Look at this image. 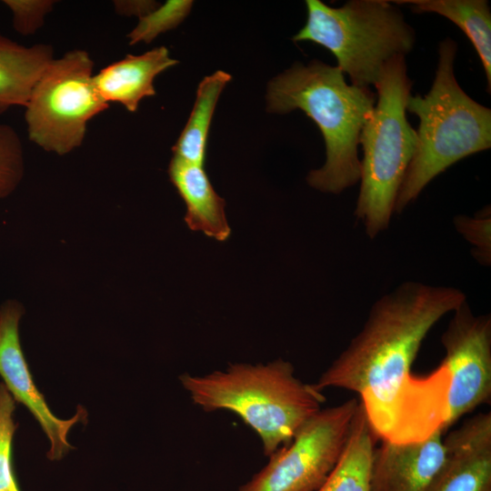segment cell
<instances>
[{"label": "cell", "mask_w": 491, "mask_h": 491, "mask_svg": "<svg viewBox=\"0 0 491 491\" xmlns=\"http://www.w3.org/2000/svg\"><path fill=\"white\" fill-rule=\"evenodd\" d=\"M15 399L0 383V491H20L13 468V439L17 425L14 420Z\"/></svg>", "instance_id": "ffe728a7"}, {"label": "cell", "mask_w": 491, "mask_h": 491, "mask_svg": "<svg viewBox=\"0 0 491 491\" xmlns=\"http://www.w3.org/2000/svg\"><path fill=\"white\" fill-rule=\"evenodd\" d=\"M455 225L458 232L476 246V256L484 264L490 261V216H457Z\"/></svg>", "instance_id": "603a6c76"}, {"label": "cell", "mask_w": 491, "mask_h": 491, "mask_svg": "<svg viewBox=\"0 0 491 491\" xmlns=\"http://www.w3.org/2000/svg\"><path fill=\"white\" fill-rule=\"evenodd\" d=\"M13 15V27L22 35L35 34L55 4L53 0H4Z\"/></svg>", "instance_id": "7402d4cb"}, {"label": "cell", "mask_w": 491, "mask_h": 491, "mask_svg": "<svg viewBox=\"0 0 491 491\" xmlns=\"http://www.w3.org/2000/svg\"><path fill=\"white\" fill-rule=\"evenodd\" d=\"M24 174L21 139L15 129L0 124V199L10 195Z\"/></svg>", "instance_id": "44dd1931"}, {"label": "cell", "mask_w": 491, "mask_h": 491, "mask_svg": "<svg viewBox=\"0 0 491 491\" xmlns=\"http://www.w3.org/2000/svg\"><path fill=\"white\" fill-rule=\"evenodd\" d=\"M54 60L51 45H22L0 34V114L25 106L32 90Z\"/></svg>", "instance_id": "9a60e30c"}, {"label": "cell", "mask_w": 491, "mask_h": 491, "mask_svg": "<svg viewBox=\"0 0 491 491\" xmlns=\"http://www.w3.org/2000/svg\"><path fill=\"white\" fill-rule=\"evenodd\" d=\"M306 23L293 41H310L328 49L354 85H374L391 58L406 55L414 47L415 31L391 1L351 0L331 7L320 0H306Z\"/></svg>", "instance_id": "8992f818"}, {"label": "cell", "mask_w": 491, "mask_h": 491, "mask_svg": "<svg viewBox=\"0 0 491 491\" xmlns=\"http://www.w3.org/2000/svg\"><path fill=\"white\" fill-rule=\"evenodd\" d=\"M416 13L438 14L458 26L471 41L491 90V12L486 0H403Z\"/></svg>", "instance_id": "2e32d148"}, {"label": "cell", "mask_w": 491, "mask_h": 491, "mask_svg": "<svg viewBox=\"0 0 491 491\" xmlns=\"http://www.w3.org/2000/svg\"><path fill=\"white\" fill-rule=\"evenodd\" d=\"M466 295L452 286L401 284L376 301L361 330L314 386L360 396L368 422L382 441L411 443L445 430L449 376L439 366L416 377L412 365L433 326Z\"/></svg>", "instance_id": "6da1fadb"}, {"label": "cell", "mask_w": 491, "mask_h": 491, "mask_svg": "<svg viewBox=\"0 0 491 491\" xmlns=\"http://www.w3.org/2000/svg\"><path fill=\"white\" fill-rule=\"evenodd\" d=\"M456 43L438 46L435 78L426 95H410L406 112L419 119L416 145L399 187L395 212L414 202L426 185L446 168L491 146V110L470 97L457 83Z\"/></svg>", "instance_id": "277c9868"}, {"label": "cell", "mask_w": 491, "mask_h": 491, "mask_svg": "<svg viewBox=\"0 0 491 491\" xmlns=\"http://www.w3.org/2000/svg\"><path fill=\"white\" fill-rule=\"evenodd\" d=\"M168 174L185 204V221L189 229L217 241L227 240L231 228L225 216V202L215 191L203 165L173 156Z\"/></svg>", "instance_id": "5bb4252c"}, {"label": "cell", "mask_w": 491, "mask_h": 491, "mask_svg": "<svg viewBox=\"0 0 491 491\" xmlns=\"http://www.w3.org/2000/svg\"><path fill=\"white\" fill-rule=\"evenodd\" d=\"M191 0H168L139 18L137 25L127 35L129 45L151 43L156 36L175 28L188 15Z\"/></svg>", "instance_id": "d6986e66"}, {"label": "cell", "mask_w": 491, "mask_h": 491, "mask_svg": "<svg viewBox=\"0 0 491 491\" xmlns=\"http://www.w3.org/2000/svg\"><path fill=\"white\" fill-rule=\"evenodd\" d=\"M445 458L443 430L417 442L382 441L373 454L370 491H427Z\"/></svg>", "instance_id": "7c38bea8"}, {"label": "cell", "mask_w": 491, "mask_h": 491, "mask_svg": "<svg viewBox=\"0 0 491 491\" xmlns=\"http://www.w3.org/2000/svg\"><path fill=\"white\" fill-rule=\"evenodd\" d=\"M446 458L427 491H491V413L466 419L444 437Z\"/></svg>", "instance_id": "8fae6325"}, {"label": "cell", "mask_w": 491, "mask_h": 491, "mask_svg": "<svg viewBox=\"0 0 491 491\" xmlns=\"http://www.w3.org/2000/svg\"><path fill=\"white\" fill-rule=\"evenodd\" d=\"M441 364L449 376L446 428L491 399V317L475 315L466 300L452 312L441 336Z\"/></svg>", "instance_id": "9c48e42d"}, {"label": "cell", "mask_w": 491, "mask_h": 491, "mask_svg": "<svg viewBox=\"0 0 491 491\" xmlns=\"http://www.w3.org/2000/svg\"><path fill=\"white\" fill-rule=\"evenodd\" d=\"M180 381L193 402L206 412L225 409L239 416L260 436L271 456L291 442L298 428L321 410L322 391L303 383L290 362L230 364L205 376L185 374Z\"/></svg>", "instance_id": "3957f363"}, {"label": "cell", "mask_w": 491, "mask_h": 491, "mask_svg": "<svg viewBox=\"0 0 491 491\" xmlns=\"http://www.w3.org/2000/svg\"><path fill=\"white\" fill-rule=\"evenodd\" d=\"M376 95L367 87L348 85L337 67L313 60L294 64L267 85L266 109L286 114L302 110L320 129L326 162L309 172L310 186L340 194L360 180L359 135L371 115Z\"/></svg>", "instance_id": "7a4b0ae2"}, {"label": "cell", "mask_w": 491, "mask_h": 491, "mask_svg": "<svg viewBox=\"0 0 491 491\" xmlns=\"http://www.w3.org/2000/svg\"><path fill=\"white\" fill-rule=\"evenodd\" d=\"M374 86L376 105L359 135L363 157L355 209L370 238L388 227L416 145V130L406 118L412 82L405 55L391 58Z\"/></svg>", "instance_id": "5b68a950"}, {"label": "cell", "mask_w": 491, "mask_h": 491, "mask_svg": "<svg viewBox=\"0 0 491 491\" xmlns=\"http://www.w3.org/2000/svg\"><path fill=\"white\" fill-rule=\"evenodd\" d=\"M89 54L74 49L48 65L25 107L29 139L63 155L80 146L90 119L108 107L95 84Z\"/></svg>", "instance_id": "52a82bcc"}, {"label": "cell", "mask_w": 491, "mask_h": 491, "mask_svg": "<svg viewBox=\"0 0 491 491\" xmlns=\"http://www.w3.org/2000/svg\"><path fill=\"white\" fill-rule=\"evenodd\" d=\"M176 64L168 49L159 46L142 55H127L104 67L94 75V84L105 103L121 104L135 113L143 98L155 95V76Z\"/></svg>", "instance_id": "4fadbf2b"}, {"label": "cell", "mask_w": 491, "mask_h": 491, "mask_svg": "<svg viewBox=\"0 0 491 491\" xmlns=\"http://www.w3.org/2000/svg\"><path fill=\"white\" fill-rule=\"evenodd\" d=\"M231 79L228 73L218 70L200 82L190 116L172 148L174 156L204 165L215 108L220 94Z\"/></svg>", "instance_id": "ac0fdd59"}, {"label": "cell", "mask_w": 491, "mask_h": 491, "mask_svg": "<svg viewBox=\"0 0 491 491\" xmlns=\"http://www.w3.org/2000/svg\"><path fill=\"white\" fill-rule=\"evenodd\" d=\"M358 404L351 398L319 410L238 491H318L344 452Z\"/></svg>", "instance_id": "ba28073f"}, {"label": "cell", "mask_w": 491, "mask_h": 491, "mask_svg": "<svg viewBox=\"0 0 491 491\" xmlns=\"http://www.w3.org/2000/svg\"><path fill=\"white\" fill-rule=\"evenodd\" d=\"M377 437L359 402L344 452L318 491H370V471Z\"/></svg>", "instance_id": "e0dca14e"}, {"label": "cell", "mask_w": 491, "mask_h": 491, "mask_svg": "<svg viewBox=\"0 0 491 491\" xmlns=\"http://www.w3.org/2000/svg\"><path fill=\"white\" fill-rule=\"evenodd\" d=\"M115 11L122 15H136L138 18L154 10L158 5L153 1H114Z\"/></svg>", "instance_id": "cb8c5ba5"}, {"label": "cell", "mask_w": 491, "mask_h": 491, "mask_svg": "<svg viewBox=\"0 0 491 491\" xmlns=\"http://www.w3.org/2000/svg\"><path fill=\"white\" fill-rule=\"evenodd\" d=\"M21 306L14 301L0 308V376L15 401L23 404L37 420L46 435L50 448L47 457L59 460L72 448L67 440L71 427L85 420L86 412L78 406L70 419H60L50 410L43 395L36 388L19 339Z\"/></svg>", "instance_id": "30bf717a"}]
</instances>
